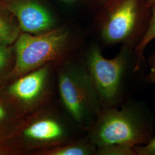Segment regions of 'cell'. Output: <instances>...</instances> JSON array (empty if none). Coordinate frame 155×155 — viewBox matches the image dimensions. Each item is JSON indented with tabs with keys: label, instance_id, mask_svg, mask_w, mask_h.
<instances>
[{
	"label": "cell",
	"instance_id": "10",
	"mask_svg": "<svg viewBox=\"0 0 155 155\" xmlns=\"http://www.w3.org/2000/svg\"><path fill=\"white\" fill-rule=\"evenodd\" d=\"M97 147L90 139L79 141L68 145H59L49 148L38 150L39 155H95Z\"/></svg>",
	"mask_w": 155,
	"mask_h": 155
},
{
	"label": "cell",
	"instance_id": "11",
	"mask_svg": "<svg viewBox=\"0 0 155 155\" xmlns=\"http://www.w3.org/2000/svg\"><path fill=\"white\" fill-rule=\"evenodd\" d=\"M151 8V18L148 28L143 38L141 40L138 45L135 48V52L137 56L138 63L140 65H144V50L148 45L155 39V2L150 6Z\"/></svg>",
	"mask_w": 155,
	"mask_h": 155
},
{
	"label": "cell",
	"instance_id": "19",
	"mask_svg": "<svg viewBox=\"0 0 155 155\" xmlns=\"http://www.w3.org/2000/svg\"><path fill=\"white\" fill-rule=\"evenodd\" d=\"M100 1L101 2H102V3H104V2H105L106 1H109V0H100Z\"/></svg>",
	"mask_w": 155,
	"mask_h": 155
},
{
	"label": "cell",
	"instance_id": "9",
	"mask_svg": "<svg viewBox=\"0 0 155 155\" xmlns=\"http://www.w3.org/2000/svg\"><path fill=\"white\" fill-rule=\"evenodd\" d=\"M16 18L4 4H0V44L9 46L20 35Z\"/></svg>",
	"mask_w": 155,
	"mask_h": 155
},
{
	"label": "cell",
	"instance_id": "15",
	"mask_svg": "<svg viewBox=\"0 0 155 155\" xmlns=\"http://www.w3.org/2000/svg\"><path fill=\"white\" fill-rule=\"evenodd\" d=\"M148 64L150 69L147 74L145 75V81L146 83L155 86V51L150 56L148 60Z\"/></svg>",
	"mask_w": 155,
	"mask_h": 155
},
{
	"label": "cell",
	"instance_id": "8",
	"mask_svg": "<svg viewBox=\"0 0 155 155\" xmlns=\"http://www.w3.org/2000/svg\"><path fill=\"white\" fill-rule=\"evenodd\" d=\"M3 4L15 17L24 33L41 34L55 26L53 17L38 0H4Z\"/></svg>",
	"mask_w": 155,
	"mask_h": 155
},
{
	"label": "cell",
	"instance_id": "3",
	"mask_svg": "<svg viewBox=\"0 0 155 155\" xmlns=\"http://www.w3.org/2000/svg\"><path fill=\"white\" fill-rule=\"evenodd\" d=\"M101 17L99 32L104 43L134 48L150 24L151 8L147 0H109Z\"/></svg>",
	"mask_w": 155,
	"mask_h": 155
},
{
	"label": "cell",
	"instance_id": "17",
	"mask_svg": "<svg viewBox=\"0 0 155 155\" xmlns=\"http://www.w3.org/2000/svg\"><path fill=\"white\" fill-rule=\"evenodd\" d=\"M63 2H66V3H71V2H75L77 0H61Z\"/></svg>",
	"mask_w": 155,
	"mask_h": 155
},
{
	"label": "cell",
	"instance_id": "7",
	"mask_svg": "<svg viewBox=\"0 0 155 155\" xmlns=\"http://www.w3.org/2000/svg\"><path fill=\"white\" fill-rule=\"evenodd\" d=\"M50 72V64H45L17 78L8 88V94L25 115L35 110L43 102Z\"/></svg>",
	"mask_w": 155,
	"mask_h": 155
},
{
	"label": "cell",
	"instance_id": "2",
	"mask_svg": "<svg viewBox=\"0 0 155 155\" xmlns=\"http://www.w3.org/2000/svg\"><path fill=\"white\" fill-rule=\"evenodd\" d=\"M120 106L102 107L86 129L97 148L111 144L133 147L148 143L153 137V119L145 106L129 100Z\"/></svg>",
	"mask_w": 155,
	"mask_h": 155
},
{
	"label": "cell",
	"instance_id": "12",
	"mask_svg": "<svg viewBox=\"0 0 155 155\" xmlns=\"http://www.w3.org/2000/svg\"><path fill=\"white\" fill-rule=\"evenodd\" d=\"M95 155H137L134 147L122 144H111L97 148Z\"/></svg>",
	"mask_w": 155,
	"mask_h": 155
},
{
	"label": "cell",
	"instance_id": "1",
	"mask_svg": "<svg viewBox=\"0 0 155 155\" xmlns=\"http://www.w3.org/2000/svg\"><path fill=\"white\" fill-rule=\"evenodd\" d=\"M84 66L98 94L102 107H118L128 100L137 84L144 79L143 67L137 62L135 48L122 45L113 59H107L100 47L89 48Z\"/></svg>",
	"mask_w": 155,
	"mask_h": 155
},
{
	"label": "cell",
	"instance_id": "4",
	"mask_svg": "<svg viewBox=\"0 0 155 155\" xmlns=\"http://www.w3.org/2000/svg\"><path fill=\"white\" fill-rule=\"evenodd\" d=\"M58 81L63 105L73 120L86 129L102 107L84 64L61 67Z\"/></svg>",
	"mask_w": 155,
	"mask_h": 155
},
{
	"label": "cell",
	"instance_id": "6",
	"mask_svg": "<svg viewBox=\"0 0 155 155\" xmlns=\"http://www.w3.org/2000/svg\"><path fill=\"white\" fill-rule=\"evenodd\" d=\"M18 137L25 151L41 150L61 145L66 141L67 133L64 125L57 117L39 113L25 118Z\"/></svg>",
	"mask_w": 155,
	"mask_h": 155
},
{
	"label": "cell",
	"instance_id": "18",
	"mask_svg": "<svg viewBox=\"0 0 155 155\" xmlns=\"http://www.w3.org/2000/svg\"><path fill=\"white\" fill-rule=\"evenodd\" d=\"M148 3L149 4L150 6L152 5L153 4H154L155 2V0H147Z\"/></svg>",
	"mask_w": 155,
	"mask_h": 155
},
{
	"label": "cell",
	"instance_id": "14",
	"mask_svg": "<svg viewBox=\"0 0 155 155\" xmlns=\"http://www.w3.org/2000/svg\"><path fill=\"white\" fill-rule=\"evenodd\" d=\"M134 149L137 155H155V137L146 144L134 146Z\"/></svg>",
	"mask_w": 155,
	"mask_h": 155
},
{
	"label": "cell",
	"instance_id": "16",
	"mask_svg": "<svg viewBox=\"0 0 155 155\" xmlns=\"http://www.w3.org/2000/svg\"><path fill=\"white\" fill-rule=\"evenodd\" d=\"M8 117V111L4 106L0 103V123L4 121Z\"/></svg>",
	"mask_w": 155,
	"mask_h": 155
},
{
	"label": "cell",
	"instance_id": "13",
	"mask_svg": "<svg viewBox=\"0 0 155 155\" xmlns=\"http://www.w3.org/2000/svg\"><path fill=\"white\" fill-rule=\"evenodd\" d=\"M11 48L0 44V80L4 77L11 67Z\"/></svg>",
	"mask_w": 155,
	"mask_h": 155
},
{
	"label": "cell",
	"instance_id": "5",
	"mask_svg": "<svg viewBox=\"0 0 155 155\" xmlns=\"http://www.w3.org/2000/svg\"><path fill=\"white\" fill-rule=\"evenodd\" d=\"M68 39L69 32L63 28L38 35L20 34L16 41L12 75L19 77L59 59L65 51Z\"/></svg>",
	"mask_w": 155,
	"mask_h": 155
}]
</instances>
